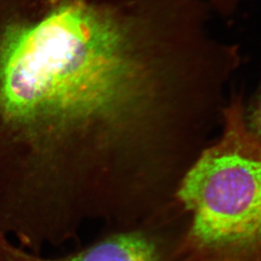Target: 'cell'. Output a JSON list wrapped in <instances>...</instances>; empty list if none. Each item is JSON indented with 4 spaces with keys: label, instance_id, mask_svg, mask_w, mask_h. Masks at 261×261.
<instances>
[{
    "label": "cell",
    "instance_id": "1",
    "mask_svg": "<svg viewBox=\"0 0 261 261\" xmlns=\"http://www.w3.org/2000/svg\"><path fill=\"white\" fill-rule=\"evenodd\" d=\"M202 0H0V231L41 252L166 205L221 128L239 47Z\"/></svg>",
    "mask_w": 261,
    "mask_h": 261
},
{
    "label": "cell",
    "instance_id": "2",
    "mask_svg": "<svg viewBox=\"0 0 261 261\" xmlns=\"http://www.w3.org/2000/svg\"><path fill=\"white\" fill-rule=\"evenodd\" d=\"M232 91L217 139L198 154L174 191L180 261H261V141Z\"/></svg>",
    "mask_w": 261,
    "mask_h": 261
},
{
    "label": "cell",
    "instance_id": "3",
    "mask_svg": "<svg viewBox=\"0 0 261 261\" xmlns=\"http://www.w3.org/2000/svg\"><path fill=\"white\" fill-rule=\"evenodd\" d=\"M180 219L171 205L126 228L112 230L79 252L59 257L31 252L0 232V261H180Z\"/></svg>",
    "mask_w": 261,
    "mask_h": 261
},
{
    "label": "cell",
    "instance_id": "4",
    "mask_svg": "<svg viewBox=\"0 0 261 261\" xmlns=\"http://www.w3.org/2000/svg\"><path fill=\"white\" fill-rule=\"evenodd\" d=\"M244 116L248 129L261 141V88L249 106H245Z\"/></svg>",
    "mask_w": 261,
    "mask_h": 261
},
{
    "label": "cell",
    "instance_id": "5",
    "mask_svg": "<svg viewBox=\"0 0 261 261\" xmlns=\"http://www.w3.org/2000/svg\"><path fill=\"white\" fill-rule=\"evenodd\" d=\"M210 10L215 13L223 16L230 17L237 10L242 6L243 3L247 0H202Z\"/></svg>",
    "mask_w": 261,
    "mask_h": 261
}]
</instances>
